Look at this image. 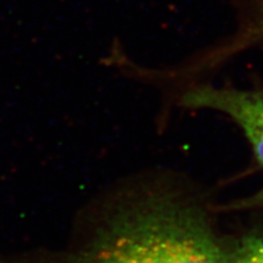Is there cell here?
<instances>
[{
  "instance_id": "obj_1",
  "label": "cell",
  "mask_w": 263,
  "mask_h": 263,
  "mask_svg": "<svg viewBox=\"0 0 263 263\" xmlns=\"http://www.w3.org/2000/svg\"><path fill=\"white\" fill-rule=\"evenodd\" d=\"M123 206L70 263H230L202 213L167 190Z\"/></svg>"
},
{
  "instance_id": "obj_2",
  "label": "cell",
  "mask_w": 263,
  "mask_h": 263,
  "mask_svg": "<svg viewBox=\"0 0 263 263\" xmlns=\"http://www.w3.org/2000/svg\"><path fill=\"white\" fill-rule=\"evenodd\" d=\"M174 97L179 108L226 114L242 129L256 159L263 166V91L191 82L174 91Z\"/></svg>"
},
{
  "instance_id": "obj_3",
  "label": "cell",
  "mask_w": 263,
  "mask_h": 263,
  "mask_svg": "<svg viewBox=\"0 0 263 263\" xmlns=\"http://www.w3.org/2000/svg\"><path fill=\"white\" fill-rule=\"evenodd\" d=\"M247 18L242 32L237 37L229 51L237 46H246L249 44L263 43V0H246Z\"/></svg>"
},
{
  "instance_id": "obj_5",
  "label": "cell",
  "mask_w": 263,
  "mask_h": 263,
  "mask_svg": "<svg viewBox=\"0 0 263 263\" xmlns=\"http://www.w3.org/2000/svg\"><path fill=\"white\" fill-rule=\"evenodd\" d=\"M239 206L242 208H260L263 209V189L256 194H253L249 196L248 199H246L245 201H241L238 203Z\"/></svg>"
},
{
  "instance_id": "obj_4",
  "label": "cell",
  "mask_w": 263,
  "mask_h": 263,
  "mask_svg": "<svg viewBox=\"0 0 263 263\" xmlns=\"http://www.w3.org/2000/svg\"><path fill=\"white\" fill-rule=\"evenodd\" d=\"M230 263H263V237L250 238L232 254Z\"/></svg>"
}]
</instances>
